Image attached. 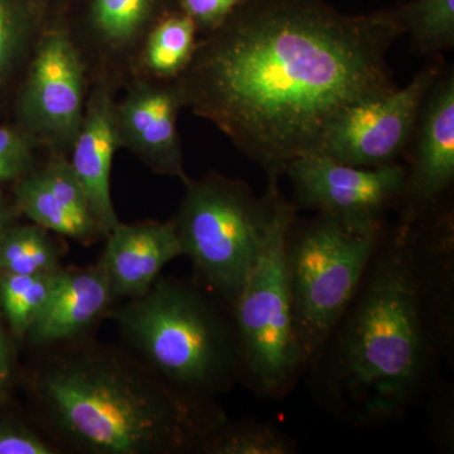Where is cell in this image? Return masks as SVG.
<instances>
[{
  "mask_svg": "<svg viewBox=\"0 0 454 454\" xmlns=\"http://www.w3.org/2000/svg\"><path fill=\"white\" fill-rule=\"evenodd\" d=\"M32 376L43 422L66 446L89 454L199 452L226 420L212 400L196 399L167 384L128 352L59 343Z\"/></svg>",
  "mask_w": 454,
  "mask_h": 454,
  "instance_id": "3",
  "label": "cell"
},
{
  "mask_svg": "<svg viewBox=\"0 0 454 454\" xmlns=\"http://www.w3.org/2000/svg\"><path fill=\"white\" fill-rule=\"evenodd\" d=\"M384 227L351 225L322 214L303 221L297 216L292 223L286 273L306 372L354 298Z\"/></svg>",
  "mask_w": 454,
  "mask_h": 454,
  "instance_id": "6",
  "label": "cell"
},
{
  "mask_svg": "<svg viewBox=\"0 0 454 454\" xmlns=\"http://www.w3.org/2000/svg\"><path fill=\"white\" fill-rule=\"evenodd\" d=\"M446 67L443 56L432 57L405 88L349 106L331 125L317 154L363 168L399 163L413 137L424 98Z\"/></svg>",
  "mask_w": 454,
  "mask_h": 454,
  "instance_id": "9",
  "label": "cell"
},
{
  "mask_svg": "<svg viewBox=\"0 0 454 454\" xmlns=\"http://www.w3.org/2000/svg\"><path fill=\"white\" fill-rule=\"evenodd\" d=\"M400 220L411 223L444 205L454 182V71L446 67L424 98L408 149Z\"/></svg>",
  "mask_w": 454,
  "mask_h": 454,
  "instance_id": "12",
  "label": "cell"
},
{
  "mask_svg": "<svg viewBox=\"0 0 454 454\" xmlns=\"http://www.w3.org/2000/svg\"><path fill=\"white\" fill-rule=\"evenodd\" d=\"M4 324V318L0 312V384L5 387L12 375L13 358H12L11 342H9Z\"/></svg>",
  "mask_w": 454,
  "mask_h": 454,
  "instance_id": "27",
  "label": "cell"
},
{
  "mask_svg": "<svg viewBox=\"0 0 454 454\" xmlns=\"http://www.w3.org/2000/svg\"><path fill=\"white\" fill-rule=\"evenodd\" d=\"M439 355L415 279L411 227L400 220L382 230L354 298L310 370L337 417L380 426L428 389Z\"/></svg>",
  "mask_w": 454,
  "mask_h": 454,
  "instance_id": "2",
  "label": "cell"
},
{
  "mask_svg": "<svg viewBox=\"0 0 454 454\" xmlns=\"http://www.w3.org/2000/svg\"><path fill=\"white\" fill-rule=\"evenodd\" d=\"M4 389H5V387L4 385H2L0 384V403L3 402V400H4Z\"/></svg>",
  "mask_w": 454,
  "mask_h": 454,
  "instance_id": "29",
  "label": "cell"
},
{
  "mask_svg": "<svg viewBox=\"0 0 454 454\" xmlns=\"http://www.w3.org/2000/svg\"><path fill=\"white\" fill-rule=\"evenodd\" d=\"M402 35L385 8L348 14L325 0H252L200 37L176 82L184 107L279 184L286 164L318 153L345 110L396 89L387 55Z\"/></svg>",
  "mask_w": 454,
  "mask_h": 454,
  "instance_id": "1",
  "label": "cell"
},
{
  "mask_svg": "<svg viewBox=\"0 0 454 454\" xmlns=\"http://www.w3.org/2000/svg\"><path fill=\"white\" fill-rule=\"evenodd\" d=\"M411 47L429 59L454 47V0H399L385 8Z\"/></svg>",
  "mask_w": 454,
  "mask_h": 454,
  "instance_id": "20",
  "label": "cell"
},
{
  "mask_svg": "<svg viewBox=\"0 0 454 454\" xmlns=\"http://www.w3.org/2000/svg\"><path fill=\"white\" fill-rule=\"evenodd\" d=\"M56 447L16 422H0V454H56Z\"/></svg>",
  "mask_w": 454,
  "mask_h": 454,
  "instance_id": "26",
  "label": "cell"
},
{
  "mask_svg": "<svg viewBox=\"0 0 454 454\" xmlns=\"http://www.w3.org/2000/svg\"><path fill=\"white\" fill-rule=\"evenodd\" d=\"M20 214L14 205L13 199L5 195L4 191L0 188V236L3 232L18 223Z\"/></svg>",
  "mask_w": 454,
  "mask_h": 454,
  "instance_id": "28",
  "label": "cell"
},
{
  "mask_svg": "<svg viewBox=\"0 0 454 454\" xmlns=\"http://www.w3.org/2000/svg\"><path fill=\"white\" fill-rule=\"evenodd\" d=\"M113 303L109 279L100 260L90 268H62L27 339L43 348L82 339L98 319L107 315Z\"/></svg>",
  "mask_w": 454,
  "mask_h": 454,
  "instance_id": "17",
  "label": "cell"
},
{
  "mask_svg": "<svg viewBox=\"0 0 454 454\" xmlns=\"http://www.w3.org/2000/svg\"><path fill=\"white\" fill-rule=\"evenodd\" d=\"M283 175L293 184L295 207L309 208L357 226L384 225V216L399 205L405 167L395 163L363 168L309 154L286 164Z\"/></svg>",
  "mask_w": 454,
  "mask_h": 454,
  "instance_id": "11",
  "label": "cell"
},
{
  "mask_svg": "<svg viewBox=\"0 0 454 454\" xmlns=\"http://www.w3.org/2000/svg\"><path fill=\"white\" fill-rule=\"evenodd\" d=\"M298 208L280 193L258 258L231 310L240 376L259 395L280 399L306 372L295 333L286 247Z\"/></svg>",
  "mask_w": 454,
  "mask_h": 454,
  "instance_id": "7",
  "label": "cell"
},
{
  "mask_svg": "<svg viewBox=\"0 0 454 454\" xmlns=\"http://www.w3.org/2000/svg\"><path fill=\"white\" fill-rule=\"evenodd\" d=\"M12 186L20 216L35 225L82 245L103 238L67 155L46 152L41 162Z\"/></svg>",
  "mask_w": 454,
  "mask_h": 454,
  "instance_id": "14",
  "label": "cell"
},
{
  "mask_svg": "<svg viewBox=\"0 0 454 454\" xmlns=\"http://www.w3.org/2000/svg\"><path fill=\"white\" fill-rule=\"evenodd\" d=\"M176 0H65L62 23L82 57L90 86L118 94L155 23L177 9Z\"/></svg>",
  "mask_w": 454,
  "mask_h": 454,
  "instance_id": "10",
  "label": "cell"
},
{
  "mask_svg": "<svg viewBox=\"0 0 454 454\" xmlns=\"http://www.w3.org/2000/svg\"><path fill=\"white\" fill-rule=\"evenodd\" d=\"M35 223H14L0 236V274L33 276L59 270L64 245Z\"/></svg>",
  "mask_w": 454,
  "mask_h": 454,
  "instance_id": "21",
  "label": "cell"
},
{
  "mask_svg": "<svg viewBox=\"0 0 454 454\" xmlns=\"http://www.w3.org/2000/svg\"><path fill=\"white\" fill-rule=\"evenodd\" d=\"M199 40V29L184 12L179 8L169 12L146 35L134 64L131 80L142 77L175 82L192 61Z\"/></svg>",
  "mask_w": 454,
  "mask_h": 454,
  "instance_id": "19",
  "label": "cell"
},
{
  "mask_svg": "<svg viewBox=\"0 0 454 454\" xmlns=\"http://www.w3.org/2000/svg\"><path fill=\"white\" fill-rule=\"evenodd\" d=\"M201 284L160 277L107 312L140 360L188 396L212 400L240 378L234 319Z\"/></svg>",
  "mask_w": 454,
  "mask_h": 454,
  "instance_id": "4",
  "label": "cell"
},
{
  "mask_svg": "<svg viewBox=\"0 0 454 454\" xmlns=\"http://www.w3.org/2000/svg\"><path fill=\"white\" fill-rule=\"evenodd\" d=\"M61 270L33 276L0 274V312L14 339H27Z\"/></svg>",
  "mask_w": 454,
  "mask_h": 454,
  "instance_id": "22",
  "label": "cell"
},
{
  "mask_svg": "<svg viewBox=\"0 0 454 454\" xmlns=\"http://www.w3.org/2000/svg\"><path fill=\"white\" fill-rule=\"evenodd\" d=\"M62 7L56 0H0V106L11 104L38 41Z\"/></svg>",
  "mask_w": 454,
  "mask_h": 454,
  "instance_id": "18",
  "label": "cell"
},
{
  "mask_svg": "<svg viewBox=\"0 0 454 454\" xmlns=\"http://www.w3.org/2000/svg\"><path fill=\"white\" fill-rule=\"evenodd\" d=\"M179 9L195 22L200 37L219 28L238 9L252 0H176Z\"/></svg>",
  "mask_w": 454,
  "mask_h": 454,
  "instance_id": "25",
  "label": "cell"
},
{
  "mask_svg": "<svg viewBox=\"0 0 454 454\" xmlns=\"http://www.w3.org/2000/svg\"><path fill=\"white\" fill-rule=\"evenodd\" d=\"M56 2L61 3V4H64L65 0H56Z\"/></svg>",
  "mask_w": 454,
  "mask_h": 454,
  "instance_id": "30",
  "label": "cell"
},
{
  "mask_svg": "<svg viewBox=\"0 0 454 454\" xmlns=\"http://www.w3.org/2000/svg\"><path fill=\"white\" fill-rule=\"evenodd\" d=\"M44 154L31 134L13 121L0 122V188L31 172Z\"/></svg>",
  "mask_w": 454,
  "mask_h": 454,
  "instance_id": "24",
  "label": "cell"
},
{
  "mask_svg": "<svg viewBox=\"0 0 454 454\" xmlns=\"http://www.w3.org/2000/svg\"><path fill=\"white\" fill-rule=\"evenodd\" d=\"M173 223L199 282L231 312L273 221L279 184L258 197L240 179H188Z\"/></svg>",
  "mask_w": 454,
  "mask_h": 454,
  "instance_id": "5",
  "label": "cell"
},
{
  "mask_svg": "<svg viewBox=\"0 0 454 454\" xmlns=\"http://www.w3.org/2000/svg\"><path fill=\"white\" fill-rule=\"evenodd\" d=\"M124 97L115 103L119 145L127 149L155 175L186 184L178 114L184 107L177 82L131 80Z\"/></svg>",
  "mask_w": 454,
  "mask_h": 454,
  "instance_id": "13",
  "label": "cell"
},
{
  "mask_svg": "<svg viewBox=\"0 0 454 454\" xmlns=\"http://www.w3.org/2000/svg\"><path fill=\"white\" fill-rule=\"evenodd\" d=\"M61 11L38 41L9 107L11 121L44 152L68 157L85 115L90 82Z\"/></svg>",
  "mask_w": 454,
  "mask_h": 454,
  "instance_id": "8",
  "label": "cell"
},
{
  "mask_svg": "<svg viewBox=\"0 0 454 454\" xmlns=\"http://www.w3.org/2000/svg\"><path fill=\"white\" fill-rule=\"evenodd\" d=\"M115 103L116 94L112 90L90 86L82 127L68 154L103 238L121 223L110 190L114 157L121 149Z\"/></svg>",
  "mask_w": 454,
  "mask_h": 454,
  "instance_id": "15",
  "label": "cell"
},
{
  "mask_svg": "<svg viewBox=\"0 0 454 454\" xmlns=\"http://www.w3.org/2000/svg\"><path fill=\"white\" fill-rule=\"evenodd\" d=\"M106 239L100 262L106 268L114 301L145 294L168 262L184 256L172 220L119 223Z\"/></svg>",
  "mask_w": 454,
  "mask_h": 454,
  "instance_id": "16",
  "label": "cell"
},
{
  "mask_svg": "<svg viewBox=\"0 0 454 454\" xmlns=\"http://www.w3.org/2000/svg\"><path fill=\"white\" fill-rule=\"evenodd\" d=\"M294 441L270 424L258 420L230 423L227 419L212 430L199 453L205 454H292Z\"/></svg>",
  "mask_w": 454,
  "mask_h": 454,
  "instance_id": "23",
  "label": "cell"
}]
</instances>
